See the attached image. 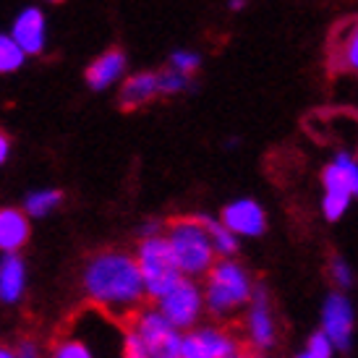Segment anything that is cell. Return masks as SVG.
<instances>
[{
    "mask_svg": "<svg viewBox=\"0 0 358 358\" xmlns=\"http://www.w3.org/2000/svg\"><path fill=\"white\" fill-rule=\"evenodd\" d=\"M251 358H262V356H251Z\"/></svg>",
    "mask_w": 358,
    "mask_h": 358,
    "instance_id": "4dcf8cb0",
    "label": "cell"
},
{
    "mask_svg": "<svg viewBox=\"0 0 358 358\" xmlns=\"http://www.w3.org/2000/svg\"><path fill=\"white\" fill-rule=\"evenodd\" d=\"M155 94H157V76L155 73H139V76L126 81L123 94H120V105H123V110H134L144 102H150Z\"/></svg>",
    "mask_w": 358,
    "mask_h": 358,
    "instance_id": "e0dca14e",
    "label": "cell"
},
{
    "mask_svg": "<svg viewBox=\"0 0 358 358\" xmlns=\"http://www.w3.org/2000/svg\"><path fill=\"white\" fill-rule=\"evenodd\" d=\"M324 338L329 340L332 348H348L350 335H353V308H350L345 296H329L324 303Z\"/></svg>",
    "mask_w": 358,
    "mask_h": 358,
    "instance_id": "30bf717a",
    "label": "cell"
},
{
    "mask_svg": "<svg viewBox=\"0 0 358 358\" xmlns=\"http://www.w3.org/2000/svg\"><path fill=\"white\" fill-rule=\"evenodd\" d=\"M84 290L92 306L102 308L118 324H126L147 306L136 259L123 251H102L84 269Z\"/></svg>",
    "mask_w": 358,
    "mask_h": 358,
    "instance_id": "6da1fadb",
    "label": "cell"
},
{
    "mask_svg": "<svg viewBox=\"0 0 358 358\" xmlns=\"http://www.w3.org/2000/svg\"><path fill=\"white\" fill-rule=\"evenodd\" d=\"M29 238V222L19 209H0V251L16 254Z\"/></svg>",
    "mask_w": 358,
    "mask_h": 358,
    "instance_id": "5bb4252c",
    "label": "cell"
},
{
    "mask_svg": "<svg viewBox=\"0 0 358 358\" xmlns=\"http://www.w3.org/2000/svg\"><path fill=\"white\" fill-rule=\"evenodd\" d=\"M222 225L233 236H259V233H264L267 220H264V212L257 201L241 199L222 209Z\"/></svg>",
    "mask_w": 358,
    "mask_h": 358,
    "instance_id": "8fae6325",
    "label": "cell"
},
{
    "mask_svg": "<svg viewBox=\"0 0 358 358\" xmlns=\"http://www.w3.org/2000/svg\"><path fill=\"white\" fill-rule=\"evenodd\" d=\"M50 3H63V0H50Z\"/></svg>",
    "mask_w": 358,
    "mask_h": 358,
    "instance_id": "f546056e",
    "label": "cell"
},
{
    "mask_svg": "<svg viewBox=\"0 0 358 358\" xmlns=\"http://www.w3.org/2000/svg\"><path fill=\"white\" fill-rule=\"evenodd\" d=\"M243 6H246V3H243V0H230V8H243Z\"/></svg>",
    "mask_w": 358,
    "mask_h": 358,
    "instance_id": "f1b7e54d",
    "label": "cell"
},
{
    "mask_svg": "<svg viewBox=\"0 0 358 358\" xmlns=\"http://www.w3.org/2000/svg\"><path fill=\"white\" fill-rule=\"evenodd\" d=\"M189 87V76H183L178 71H162L157 76V92H165V94H173V92H180Z\"/></svg>",
    "mask_w": 358,
    "mask_h": 358,
    "instance_id": "44dd1931",
    "label": "cell"
},
{
    "mask_svg": "<svg viewBox=\"0 0 358 358\" xmlns=\"http://www.w3.org/2000/svg\"><path fill=\"white\" fill-rule=\"evenodd\" d=\"M58 201H60V191H37V194H31L29 199H27V212L34 215V217H42V215H48Z\"/></svg>",
    "mask_w": 358,
    "mask_h": 358,
    "instance_id": "ffe728a7",
    "label": "cell"
},
{
    "mask_svg": "<svg viewBox=\"0 0 358 358\" xmlns=\"http://www.w3.org/2000/svg\"><path fill=\"white\" fill-rule=\"evenodd\" d=\"M201 66V58L199 55H194V52H186V50H178L173 52V58H170V69L183 73V76H189L194 71Z\"/></svg>",
    "mask_w": 358,
    "mask_h": 358,
    "instance_id": "7402d4cb",
    "label": "cell"
},
{
    "mask_svg": "<svg viewBox=\"0 0 358 358\" xmlns=\"http://www.w3.org/2000/svg\"><path fill=\"white\" fill-rule=\"evenodd\" d=\"M24 63V52L16 42L6 37V34H0V73H6V71H16Z\"/></svg>",
    "mask_w": 358,
    "mask_h": 358,
    "instance_id": "d6986e66",
    "label": "cell"
},
{
    "mask_svg": "<svg viewBox=\"0 0 358 358\" xmlns=\"http://www.w3.org/2000/svg\"><path fill=\"white\" fill-rule=\"evenodd\" d=\"M6 157H8V139L0 134V165L6 162Z\"/></svg>",
    "mask_w": 358,
    "mask_h": 358,
    "instance_id": "484cf974",
    "label": "cell"
},
{
    "mask_svg": "<svg viewBox=\"0 0 358 358\" xmlns=\"http://www.w3.org/2000/svg\"><path fill=\"white\" fill-rule=\"evenodd\" d=\"M10 40L21 48V52H40L45 48V16L40 8H27L13 24Z\"/></svg>",
    "mask_w": 358,
    "mask_h": 358,
    "instance_id": "4fadbf2b",
    "label": "cell"
},
{
    "mask_svg": "<svg viewBox=\"0 0 358 358\" xmlns=\"http://www.w3.org/2000/svg\"><path fill=\"white\" fill-rule=\"evenodd\" d=\"M358 170L348 152H340L338 159L324 170V215L327 220H338L348 209L350 196L356 194Z\"/></svg>",
    "mask_w": 358,
    "mask_h": 358,
    "instance_id": "9c48e42d",
    "label": "cell"
},
{
    "mask_svg": "<svg viewBox=\"0 0 358 358\" xmlns=\"http://www.w3.org/2000/svg\"><path fill=\"white\" fill-rule=\"evenodd\" d=\"M50 358H123V324L87 303L55 335Z\"/></svg>",
    "mask_w": 358,
    "mask_h": 358,
    "instance_id": "7a4b0ae2",
    "label": "cell"
},
{
    "mask_svg": "<svg viewBox=\"0 0 358 358\" xmlns=\"http://www.w3.org/2000/svg\"><path fill=\"white\" fill-rule=\"evenodd\" d=\"M199 222H201V228L207 230L209 243H212L215 254L230 259L238 251V241H236V236H233L222 222H217V220H212V217H199Z\"/></svg>",
    "mask_w": 358,
    "mask_h": 358,
    "instance_id": "ac0fdd59",
    "label": "cell"
},
{
    "mask_svg": "<svg viewBox=\"0 0 358 358\" xmlns=\"http://www.w3.org/2000/svg\"><path fill=\"white\" fill-rule=\"evenodd\" d=\"M126 324L141 340L147 358H180V332L170 327L155 306H141Z\"/></svg>",
    "mask_w": 358,
    "mask_h": 358,
    "instance_id": "8992f818",
    "label": "cell"
},
{
    "mask_svg": "<svg viewBox=\"0 0 358 358\" xmlns=\"http://www.w3.org/2000/svg\"><path fill=\"white\" fill-rule=\"evenodd\" d=\"M16 358H37V345L31 340H21L19 350H16Z\"/></svg>",
    "mask_w": 358,
    "mask_h": 358,
    "instance_id": "d4e9b609",
    "label": "cell"
},
{
    "mask_svg": "<svg viewBox=\"0 0 358 358\" xmlns=\"http://www.w3.org/2000/svg\"><path fill=\"white\" fill-rule=\"evenodd\" d=\"M170 254L176 259L180 278H201L215 264V249L209 243L207 230L201 228L199 217H178L170 222L168 233Z\"/></svg>",
    "mask_w": 358,
    "mask_h": 358,
    "instance_id": "277c9868",
    "label": "cell"
},
{
    "mask_svg": "<svg viewBox=\"0 0 358 358\" xmlns=\"http://www.w3.org/2000/svg\"><path fill=\"white\" fill-rule=\"evenodd\" d=\"M238 350H249L246 343L233 335V329L217 324L194 327L180 338V358H228Z\"/></svg>",
    "mask_w": 358,
    "mask_h": 358,
    "instance_id": "52a82bcc",
    "label": "cell"
},
{
    "mask_svg": "<svg viewBox=\"0 0 358 358\" xmlns=\"http://www.w3.org/2000/svg\"><path fill=\"white\" fill-rule=\"evenodd\" d=\"M254 353H249V350H238V353H233V356H228V358H251Z\"/></svg>",
    "mask_w": 358,
    "mask_h": 358,
    "instance_id": "83f0119b",
    "label": "cell"
},
{
    "mask_svg": "<svg viewBox=\"0 0 358 358\" xmlns=\"http://www.w3.org/2000/svg\"><path fill=\"white\" fill-rule=\"evenodd\" d=\"M251 278L249 272L236 264L233 259L215 262L207 272L204 285V306L215 319H230L238 308H243L251 301Z\"/></svg>",
    "mask_w": 358,
    "mask_h": 358,
    "instance_id": "3957f363",
    "label": "cell"
},
{
    "mask_svg": "<svg viewBox=\"0 0 358 358\" xmlns=\"http://www.w3.org/2000/svg\"><path fill=\"white\" fill-rule=\"evenodd\" d=\"M24 280H27L24 262L16 254H6L0 262V301L16 303L24 293Z\"/></svg>",
    "mask_w": 358,
    "mask_h": 358,
    "instance_id": "9a60e30c",
    "label": "cell"
},
{
    "mask_svg": "<svg viewBox=\"0 0 358 358\" xmlns=\"http://www.w3.org/2000/svg\"><path fill=\"white\" fill-rule=\"evenodd\" d=\"M0 358H16V353L10 348H6V345H0Z\"/></svg>",
    "mask_w": 358,
    "mask_h": 358,
    "instance_id": "4316f807",
    "label": "cell"
},
{
    "mask_svg": "<svg viewBox=\"0 0 358 358\" xmlns=\"http://www.w3.org/2000/svg\"><path fill=\"white\" fill-rule=\"evenodd\" d=\"M251 311H249V322H246V345H254V348H269L275 343V324H272V314H269V303H267V293L264 288H257L251 293Z\"/></svg>",
    "mask_w": 358,
    "mask_h": 358,
    "instance_id": "7c38bea8",
    "label": "cell"
},
{
    "mask_svg": "<svg viewBox=\"0 0 358 358\" xmlns=\"http://www.w3.org/2000/svg\"><path fill=\"white\" fill-rule=\"evenodd\" d=\"M299 358H332V345H329V340L319 332L314 338L308 340V348L301 353Z\"/></svg>",
    "mask_w": 358,
    "mask_h": 358,
    "instance_id": "603a6c76",
    "label": "cell"
},
{
    "mask_svg": "<svg viewBox=\"0 0 358 358\" xmlns=\"http://www.w3.org/2000/svg\"><path fill=\"white\" fill-rule=\"evenodd\" d=\"M162 314V319L170 327L180 329H194V324L199 322L201 308H204V299H201L199 285L189 278H180L178 285L165 293L155 306Z\"/></svg>",
    "mask_w": 358,
    "mask_h": 358,
    "instance_id": "ba28073f",
    "label": "cell"
},
{
    "mask_svg": "<svg viewBox=\"0 0 358 358\" xmlns=\"http://www.w3.org/2000/svg\"><path fill=\"white\" fill-rule=\"evenodd\" d=\"M123 69H126V55L120 50H110L92 63L87 71V81L92 90H105L123 73Z\"/></svg>",
    "mask_w": 358,
    "mask_h": 358,
    "instance_id": "2e32d148",
    "label": "cell"
},
{
    "mask_svg": "<svg viewBox=\"0 0 358 358\" xmlns=\"http://www.w3.org/2000/svg\"><path fill=\"white\" fill-rule=\"evenodd\" d=\"M332 278L338 280V285L340 288H348L350 285V269L345 262H340V259H335L332 262Z\"/></svg>",
    "mask_w": 358,
    "mask_h": 358,
    "instance_id": "cb8c5ba5",
    "label": "cell"
},
{
    "mask_svg": "<svg viewBox=\"0 0 358 358\" xmlns=\"http://www.w3.org/2000/svg\"><path fill=\"white\" fill-rule=\"evenodd\" d=\"M136 267H139L141 282H144V296L147 301H155L157 303L165 293L178 285L180 272L176 267V259L170 254L168 241L162 236H152V238H144L139 243V251H136Z\"/></svg>",
    "mask_w": 358,
    "mask_h": 358,
    "instance_id": "5b68a950",
    "label": "cell"
}]
</instances>
